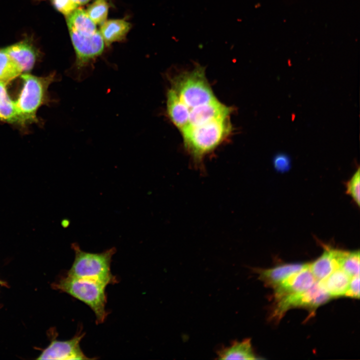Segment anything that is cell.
I'll list each match as a JSON object with an SVG mask.
<instances>
[{
	"label": "cell",
	"instance_id": "cell-1",
	"mask_svg": "<svg viewBox=\"0 0 360 360\" xmlns=\"http://www.w3.org/2000/svg\"><path fill=\"white\" fill-rule=\"evenodd\" d=\"M231 131L230 115L217 118L182 132L184 147L195 164L202 168L205 156L215 150Z\"/></svg>",
	"mask_w": 360,
	"mask_h": 360
},
{
	"label": "cell",
	"instance_id": "cell-2",
	"mask_svg": "<svg viewBox=\"0 0 360 360\" xmlns=\"http://www.w3.org/2000/svg\"><path fill=\"white\" fill-rule=\"evenodd\" d=\"M72 246L75 258L68 276L95 280L106 286L116 282V277L110 271L112 258L116 252L115 248L100 253H90L82 250L76 243Z\"/></svg>",
	"mask_w": 360,
	"mask_h": 360
},
{
	"label": "cell",
	"instance_id": "cell-3",
	"mask_svg": "<svg viewBox=\"0 0 360 360\" xmlns=\"http://www.w3.org/2000/svg\"><path fill=\"white\" fill-rule=\"evenodd\" d=\"M106 286L95 280L68 275L53 284L56 289L66 292L88 305L94 312L98 324L103 323L108 314L106 310Z\"/></svg>",
	"mask_w": 360,
	"mask_h": 360
},
{
	"label": "cell",
	"instance_id": "cell-4",
	"mask_svg": "<svg viewBox=\"0 0 360 360\" xmlns=\"http://www.w3.org/2000/svg\"><path fill=\"white\" fill-rule=\"evenodd\" d=\"M188 109L210 103L217 98L205 76L204 68L197 66L171 80V88Z\"/></svg>",
	"mask_w": 360,
	"mask_h": 360
},
{
	"label": "cell",
	"instance_id": "cell-5",
	"mask_svg": "<svg viewBox=\"0 0 360 360\" xmlns=\"http://www.w3.org/2000/svg\"><path fill=\"white\" fill-rule=\"evenodd\" d=\"M20 76L23 86L14 104L22 124L36 122L38 110L48 101V88L54 80L55 75L40 77L26 73Z\"/></svg>",
	"mask_w": 360,
	"mask_h": 360
},
{
	"label": "cell",
	"instance_id": "cell-6",
	"mask_svg": "<svg viewBox=\"0 0 360 360\" xmlns=\"http://www.w3.org/2000/svg\"><path fill=\"white\" fill-rule=\"evenodd\" d=\"M331 298L321 281L316 280L307 290L278 300L273 316L280 318L288 309L294 307H304L315 310Z\"/></svg>",
	"mask_w": 360,
	"mask_h": 360
},
{
	"label": "cell",
	"instance_id": "cell-7",
	"mask_svg": "<svg viewBox=\"0 0 360 360\" xmlns=\"http://www.w3.org/2000/svg\"><path fill=\"white\" fill-rule=\"evenodd\" d=\"M69 31L76 54V66L80 70L102 54L104 41L98 30L90 36H84L72 30Z\"/></svg>",
	"mask_w": 360,
	"mask_h": 360
},
{
	"label": "cell",
	"instance_id": "cell-8",
	"mask_svg": "<svg viewBox=\"0 0 360 360\" xmlns=\"http://www.w3.org/2000/svg\"><path fill=\"white\" fill-rule=\"evenodd\" d=\"M84 336V333L78 332L68 340L60 341L54 340L44 350L37 360H89L80 347V342Z\"/></svg>",
	"mask_w": 360,
	"mask_h": 360
},
{
	"label": "cell",
	"instance_id": "cell-9",
	"mask_svg": "<svg viewBox=\"0 0 360 360\" xmlns=\"http://www.w3.org/2000/svg\"><path fill=\"white\" fill-rule=\"evenodd\" d=\"M316 280L308 264L305 268L274 287L275 297L277 300L285 296L303 292L308 290Z\"/></svg>",
	"mask_w": 360,
	"mask_h": 360
},
{
	"label": "cell",
	"instance_id": "cell-10",
	"mask_svg": "<svg viewBox=\"0 0 360 360\" xmlns=\"http://www.w3.org/2000/svg\"><path fill=\"white\" fill-rule=\"evenodd\" d=\"M20 67L22 72L30 71L35 64L37 53L32 45L22 41L2 49Z\"/></svg>",
	"mask_w": 360,
	"mask_h": 360
},
{
	"label": "cell",
	"instance_id": "cell-11",
	"mask_svg": "<svg viewBox=\"0 0 360 360\" xmlns=\"http://www.w3.org/2000/svg\"><path fill=\"white\" fill-rule=\"evenodd\" d=\"M308 264H288L256 270L260 278L268 285L276 287L283 281L305 268Z\"/></svg>",
	"mask_w": 360,
	"mask_h": 360
},
{
	"label": "cell",
	"instance_id": "cell-12",
	"mask_svg": "<svg viewBox=\"0 0 360 360\" xmlns=\"http://www.w3.org/2000/svg\"><path fill=\"white\" fill-rule=\"evenodd\" d=\"M166 97L168 114L172 123L182 132L188 124V109L172 88L168 90Z\"/></svg>",
	"mask_w": 360,
	"mask_h": 360
},
{
	"label": "cell",
	"instance_id": "cell-13",
	"mask_svg": "<svg viewBox=\"0 0 360 360\" xmlns=\"http://www.w3.org/2000/svg\"><path fill=\"white\" fill-rule=\"evenodd\" d=\"M310 268L317 280H322L338 268V250L326 248L322 254L309 264Z\"/></svg>",
	"mask_w": 360,
	"mask_h": 360
},
{
	"label": "cell",
	"instance_id": "cell-14",
	"mask_svg": "<svg viewBox=\"0 0 360 360\" xmlns=\"http://www.w3.org/2000/svg\"><path fill=\"white\" fill-rule=\"evenodd\" d=\"M218 358L220 360H256L250 340L241 342L234 341L230 346L224 347L217 352Z\"/></svg>",
	"mask_w": 360,
	"mask_h": 360
},
{
	"label": "cell",
	"instance_id": "cell-15",
	"mask_svg": "<svg viewBox=\"0 0 360 360\" xmlns=\"http://www.w3.org/2000/svg\"><path fill=\"white\" fill-rule=\"evenodd\" d=\"M131 28L128 22L123 20H106L101 24L100 32L106 46L122 40Z\"/></svg>",
	"mask_w": 360,
	"mask_h": 360
},
{
	"label": "cell",
	"instance_id": "cell-16",
	"mask_svg": "<svg viewBox=\"0 0 360 360\" xmlns=\"http://www.w3.org/2000/svg\"><path fill=\"white\" fill-rule=\"evenodd\" d=\"M67 24L69 30H72L84 36H90L96 32V24L91 20L86 10L77 8L67 16Z\"/></svg>",
	"mask_w": 360,
	"mask_h": 360
},
{
	"label": "cell",
	"instance_id": "cell-17",
	"mask_svg": "<svg viewBox=\"0 0 360 360\" xmlns=\"http://www.w3.org/2000/svg\"><path fill=\"white\" fill-rule=\"evenodd\" d=\"M351 277L342 270L338 268L327 278L320 280L324 288L331 297L344 296Z\"/></svg>",
	"mask_w": 360,
	"mask_h": 360
},
{
	"label": "cell",
	"instance_id": "cell-18",
	"mask_svg": "<svg viewBox=\"0 0 360 360\" xmlns=\"http://www.w3.org/2000/svg\"><path fill=\"white\" fill-rule=\"evenodd\" d=\"M6 85L0 82V120L22 124L14 101L12 100L7 92Z\"/></svg>",
	"mask_w": 360,
	"mask_h": 360
},
{
	"label": "cell",
	"instance_id": "cell-19",
	"mask_svg": "<svg viewBox=\"0 0 360 360\" xmlns=\"http://www.w3.org/2000/svg\"><path fill=\"white\" fill-rule=\"evenodd\" d=\"M338 268L351 278L360 276V252H348L338 250Z\"/></svg>",
	"mask_w": 360,
	"mask_h": 360
},
{
	"label": "cell",
	"instance_id": "cell-20",
	"mask_svg": "<svg viewBox=\"0 0 360 360\" xmlns=\"http://www.w3.org/2000/svg\"><path fill=\"white\" fill-rule=\"evenodd\" d=\"M22 70L18 64L7 54L0 50V82L8 84L20 76Z\"/></svg>",
	"mask_w": 360,
	"mask_h": 360
},
{
	"label": "cell",
	"instance_id": "cell-21",
	"mask_svg": "<svg viewBox=\"0 0 360 360\" xmlns=\"http://www.w3.org/2000/svg\"><path fill=\"white\" fill-rule=\"evenodd\" d=\"M108 10L106 0H96L86 10L88 16L95 24H102L106 20Z\"/></svg>",
	"mask_w": 360,
	"mask_h": 360
},
{
	"label": "cell",
	"instance_id": "cell-22",
	"mask_svg": "<svg viewBox=\"0 0 360 360\" xmlns=\"http://www.w3.org/2000/svg\"><path fill=\"white\" fill-rule=\"evenodd\" d=\"M360 168L355 172L351 178L346 184V193L352 196L353 200L358 205H360Z\"/></svg>",
	"mask_w": 360,
	"mask_h": 360
},
{
	"label": "cell",
	"instance_id": "cell-23",
	"mask_svg": "<svg viewBox=\"0 0 360 360\" xmlns=\"http://www.w3.org/2000/svg\"><path fill=\"white\" fill-rule=\"evenodd\" d=\"M52 2L57 10L66 16L78 8L72 0H52Z\"/></svg>",
	"mask_w": 360,
	"mask_h": 360
},
{
	"label": "cell",
	"instance_id": "cell-24",
	"mask_svg": "<svg viewBox=\"0 0 360 360\" xmlns=\"http://www.w3.org/2000/svg\"><path fill=\"white\" fill-rule=\"evenodd\" d=\"M274 165L276 169L280 172L287 171L290 166L289 157L283 154L276 155L274 158Z\"/></svg>",
	"mask_w": 360,
	"mask_h": 360
},
{
	"label": "cell",
	"instance_id": "cell-25",
	"mask_svg": "<svg viewBox=\"0 0 360 360\" xmlns=\"http://www.w3.org/2000/svg\"><path fill=\"white\" fill-rule=\"evenodd\" d=\"M351 298L360 297V276L351 278L348 290L344 295Z\"/></svg>",
	"mask_w": 360,
	"mask_h": 360
},
{
	"label": "cell",
	"instance_id": "cell-26",
	"mask_svg": "<svg viewBox=\"0 0 360 360\" xmlns=\"http://www.w3.org/2000/svg\"><path fill=\"white\" fill-rule=\"evenodd\" d=\"M90 0H72V1L78 6H82L87 4Z\"/></svg>",
	"mask_w": 360,
	"mask_h": 360
},
{
	"label": "cell",
	"instance_id": "cell-27",
	"mask_svg": "<svg viewBox=\"0 0 360 360\" xmlns=\"http://www.w3.org/2000/svg\"><path fill=\"white\" fill-rule=\"evenodd\" d=\"M3 284H4V282L0 280V285H3Z\"/></svg>",
	"mask_w": 360,
	"mask_h": 360
}]
</instances>
